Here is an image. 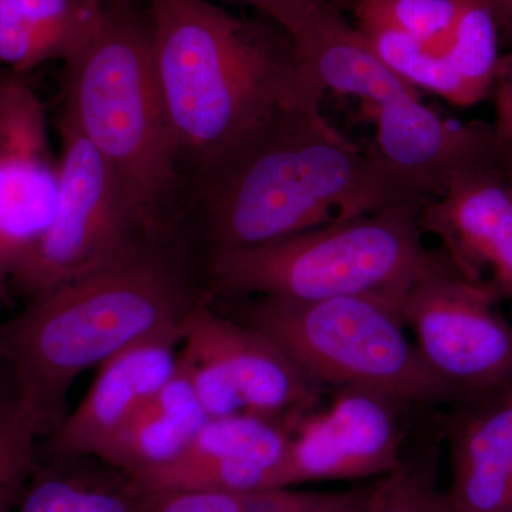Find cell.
Listing matches in <instances>:
<instances>
[{
  "label": "cell",
  "mask_w": 512,
  "mask_h": 512,
  "mask_svg": "<svg viewBox=\"0 0 512 512\" xmlns=\"http://www.w3.org/2000/svg\"><path fill=\"white\" fill-rule=\"evenodd\" d=\"M191 177L207 254L431 201L350 143L320 107L281 111Z\"/></svg>",
  "instance_id": "1"
},
{
  "label": "cell",
  "mask_w": 512,
  "mask_h": 512,
  "mask_svg": "<svg viewBox=\"0 0 512 512\" xmlns=\"http://www.w3.org/2000/svg\"><path fill=\"white\" fill-rule=\"evenodd\" d=\"M144 2L181 170L194 174L281 111L320 107L325 86L272 20L211 0Z\"/></svg>",
  "instance_id": "2"
},
{
  "label": "cell",
  "mask_w": 512,
  "mask_h": 512,
  "mask_svg": "<svg viewBox=\"0 0 512 512\" xmlns=\"http://www.w3.org/2000/svg\"><path fill=\"white\" fill-rule=\"evenodd\" d=\"M184 265L158 241L29 299L0 323V362L37 433L55 430L74 380L121 350L181 333L198 305Z\"/></svg>",
  "instance_id": "3"
},
{
  "label": "cell",
  "mask_w": 512,
  "mask_h": 512,
  "mask_svg": "<svg viewBox=\"0 0 512 512\" xmlns=\"http://www.w3.org/2000/svg\"><path fill=\"white\" fill-rule=\"evenodd\" d=\"M60 114L109 161L143 217L163 231L181 168L154 72L146 5L107 0L96 35L64 64Z\"/></svg>",
  "instance_id": "4"
},
{
  "label": "cell",
  "mask_w": 512,
  "mask_h": 512,
  "mask_svg": "<svg viewBox=\"0 0 512 512\" xmlns=\"http://www.w3.org/2000/svg\"><path fill=\"white\" fill-rule=\"evenodd\" d=\"M421 208L396 205L255 247L212 252L205 271L214 288L231 295L376 296L400 309L414 282L447 259L424 245Z\"/></svg>",
  "instance_id": "5"
},
{
  "label": "cell",
  "mask_w": 512,
  "mask_h": 512,
  "mask_svg": "<svg viewBox=\"0 0 512 512\" xmlns=\"http://www.w3.org/2000/svg\"><path fill=\"white\" fill-rule=\"evenodd\" d=\"M238 320L268 336L316 383L369 390L403 404L461 397L410 342L399 306L387 299L255 296L241 306Z\"/></svg>",
  "instance_id": "6"
},
{
  "label": "cell",
  "mask_w": 512,
  "mask_h": 512,
  "mask_svg": "<svg viewBox=\"0 0 512 512\" xmlns=\"http://www.w3.org/2000/svg\"><path fill=\"white\" fill-rule=\"evenodd\" d=\"M59 198L45 234L10 276L33 298L161 241L119 175L72 121L59 117Z\"/></svg>",
  "instance_id": "7"
},
{
  "label": "cell",
  "mask_w": 512,
  "mask_h": 512,
  "mask_svg": "<svg viewBox=\"0 0 512 512\" xmlns=\"http://www.w3.org/2000/svg\"><path fill=\"white\" fill-rule=\"evenodd\" d=\"M326 83L372 106L376 158L431 201L458 175L512 158V148L498 138L494 126L434 113L421 103L412 84L390 70L365 42L350 43L333 56Z\"/></svg>",
  "instance_id": "8"
},
{
  "label": "cell",
  "mask_w": 512,
  "mask_h": 512,
  "mask_svg": "<svg viewBox=\"0 0 512 512\" xmlns=\"http://www.w3.org/2000/svg\"><path fill=\"white\" fill-rule=\"evenodd\" d=\"M178 366L211 419H272L311 407L319 383L264 333L198 303L181 328Z\"/></svg>",
  "instance_id": "9"
},
{
  "label": "cell",
  "mask_w": 512,
  "mask_h": 512,
  "mask_svg": "<svg viewBox=\"0 0 512 512\" xmlns=\"http://www.w3.org/2000/svg\"><path fill=\"white\" fill-rule=\"evenodd\" d=\"M497 299L447 258L417 279L400 305L427 362L461 396L512 387V323Z\"/></svg>",
  "instance_id": "10"
},
{
  "label": "cell",
  "mask_w": 512,
  "mask_h": 512,
  "mask_svg": "<svg viewBox=\"0 0 512 512\" xmlns=\"http://www.w3.org/2000/svg\"><path fill=\"white\" fill-rule=\"evenodd\" d=\"M45 104L18 74L0 86V289L55 215L59 157Z\"/></svg>",
  "instance_id": "11"
},
{
  "label": "cell",
  "mask_w": 512,
  "mask_h": 512,
  "mask_svg": "<svg viewBox=\"0 0 512 512\" xmlns=\"http://www.w3.org/2000/svg\"><path fill=\"white\" fill-rule=\"evenodd\" d=\"M402 404L369 390H340L326 412L312 414L298 424L275 487L390 473L403 458Z\"/></svg>",
  "instance_id": "12"
},
{
  "label": "cell",
  "mask_w": 512,
  "mask_h": 512,
  "mask_svg": "<svg viewBox=\"0 0 512 512\" xmlns=\"http://www.w3.org/2000/svg\"><path fill=\"white\" fill-rule=\"evenodd\" d=\"M419 222L461 275L512 301V158L458 175Z\"/></svg>",
  "instance_id": "13"
},
{
  "label": "cell",
  "mask_w": 512,
  "mask_h": 512,
  "mask_svg": "<svg viewBox=\"0 0 512 512\" xmlns=\"http://www.w3.org/2000/svg\"><path fill=\"white\" fill-rule=\"evenodd\" d=\"M289 440L265 417H217L205 423L175 460L128 478L140 491L188 488L244 494L275 487Z\"/></svg>",
  "instance_id": "14"
},
{
  "label": "cell",
  "mask_w": 512,
  "mask_h": 512,
  "mask_svg": "<svg viewBox=\"0 0 512 512\" xmlns=\"http://www.w3.org/2000/svg\"><path fill=\"white\" fill-rule=\"evenodd\" d=\"M181 333L134 343L107 359L79 406L53 430V461L96 457L117 430L173 377Z\"/></svg>",
  "instance_id": "15"
},
{
  "label": "cell",
  "mask_w": 512,
  "mask_h": 512,
  "mask_svg": "<svg viewBox=\"0 0 512 512\" xmlns=\"http://www.w3.org/2000/svg\"><path fill=\"white\" fill-rule=\"evenodd\" d=\"M107 0H0V70L66 64L99 30Z\"/></svg>",
  "instance_id": "16"
},
{
  "label": "cell",
  "mask_w": 512,
  "mask_h": 512,
  "mask_svg": "<svg viewBox=\"0 0 512 512\" xmlns=\"http://www.w3.org/2000/svg\"><path fill=\"white\" fill-rule=\"evenodd\" d=\"M211 417L183 370H177L97 453L126 477L164 466L183 454Z\"/></svg>",
  "instance_id": "17"
},
{
  "label": "cell",
  "mask_w": 512,
  "mask_h": 512,
  "mask_svg": "<svg viewBox=\"0 0 512 512\" xmlns=\"http://www.w3.org/2000/svg\"><path fill=\"white\" fill-rule=\"evenodd\" d=\"M448 504L464 512H505L512 477V389L461 420L451 433Z\"/></svg>",
  "instance_id": "18"
},
{
  "label": "cell",
  "mask_w": 512,
  "mask_h": 512,
  "mask_svg": "<svg viewBox=\"0 0 512 512\" xmlns=\"http://www.w3.org/2000/svg\"><path fill=\"white\" fill-rule=\"evenodd\" d=\"M140 495L121 473L99 476L37 464L13 512H140Z\"/></svg>",
  "instance_id": "19"
},
{
  "label": "cell",
  "mask_w": 512,
  "mask_h": 512,
  "mask_svg": "<svg viewBox=\"0 0 512 512\" xmlns=\"http://www.w3.org/2000/svg\"><path fill=\"white\" fill-rule=\"evenodd\" d=\"M441 56L466 87L473 104L494 87L500 66V30L487 0H463Z\"/></svg>",
  "instance_id": "20"
},
{
  "label": "cell",
  "mask_w": 512,
  "mask_h": 512,
  "mask_svg": "<svg viewBox=\"0 0 512 512\" xmlns=\"http://www.w3.org/2000/svg\"><path fill=\"white\" fill-rule=\"evenodd\" d=\"M376 56L404 82L430 90L456 106H473L470 94L443 56L434 55L414 37L379 23H357Z\"/></svg>",
  "instance_id": "21"
},
{
  "label": "cell",
  "mask_w": 512,
  "mask_h": 512,
  "mask_svg": "<svg viewBox=\"0 0 512 512\" xmlns=\"http://www.w3.org/2000/svg\"><path fill=\"white\" fill-rule=\"evenodd\" d=\"M349 6L357 23L390 26L441 56L463 0H349Z\"/></svg>",
  "instance_id": "22"
},
{
  "label": "cell",
  "mask_w": 512,
  "mask_h": 512,
  "mask_svg": "<svg viewBox=\"0 0 512 512\" xmlns=\"http://www.w3.org/2000/svg\"><path fill=\"white\" fill-rule=\"evenodd\" d=\"M33 421L15 399L0 400V512H13L37 467Z\"/></svg>",
  "instance_id": "23"
},
{
  "label": "cell",
  "mask_w": 512,
  "mask_h": 512,
  "mask_svg": "<svg viewBox=\"0 0 512 512\" xmlns=\"http://www.w3.org/2000/svg\"><path fill=\"white\" fill-rule=\"evenodd\" d=\"M431 461L402 458L399 466L367 488V512H441L446 494L436 485Z\"/></svg>",
  "instance_id": "24"
},
{
  "label": "cell",
  "mask_w": 512,
  "mask_h": 512,
  "mask_svg": "<svg viewBox=\"0 0 512 512\" xmlns=\"http://www.w3.org/2000/svg\"><path fill=\"white\" fill-rule=\"evenodd\" d=\"M356 490L303 493L289 487H268L241 494L245 512H332L348 503Z\"/></svg>",
  "instance_id": "25"
},
{
  "label": "cell",
  "mask_w": 512,
  "mask_h": 512,
  "mask_svg": "<svg viewBox=\"0 0 512 512\" xmlns=\"http://www.w3.org/2000/svg\"><path fill=\"white\" fill-rule=\"evenodd\" d=\"M140 493V512H245L241 494L188 488Z\"/></svg>",
  "instance_id": "26"
},
{
  "label": "cell",
  "mask_w": 512,
  "mask_h": 512,
  "mask_svg": "<svg viewBox=\"0 0 512 512\" xmlns=\"http://www.w3.org/2000/svg\"><path fill=\"white\" fill-rule=\"evenodd\" d=\"M254 6L264 18L285 30L293 43L301 39L326 0H238Z\"/></svg>",
  "instance_id": "27"
},
{
  "label": "cell",
  "mask_w": 512,
  "mask_h": 512,
  "mask_svg": "<svg viewBox=\"0 0 512 512\" xmlns=\"http://www.w3.org/2000/svg\"><path fill=\"white\" fill-rule=\"evenodd\" d=\"M495 133L505 146L512 148V50L501 57L495 77Z\"/></svg>",
  "instance_id": "28"
},
{
  "label": "cell",
  "mask_w": 512,
  "mask_h": 512,
  "mask_svg": "<svg viewBox=\"0 0 512 512\" xmlns=\"http://www.w3.org/2000/svg\"><path fill=\"white\" fill-rule=\"evenodd\" d=\"M497 22L500 36L512 43V0H487Z\"/></svg>",
  "instance_id": "29"
},
{
  "label": "cell",
  "mask_w": 512,
  "mask_h": 512,
  "mask_svg": "<svg viewBox=\"0 0 512 512\" xmlns=\"http://www.w3.org/2000/svg\"><path fill=\"white\" fill-rule=\"evenodd\" d=\"M367 488L366 490H356L348 503L332 512H367Z\"/></svg>",
  "instance_id": "30"
},
{
  "label": "cell",
  "mask_w": 512,
  "mask_h": 512,
  "mask_svg": "<svg viewBox=\"0 0 512 512\" xmlns=\"http://www.w3.org/2000/svg\"><path fill=\"white\" fill-rule=\"evenodd\" d=\"M9 72H5V70H0V86H2L3 82L10 76Z\"/></svg>",
  "instance_id": "31"
},
{
  "label": "cell",
  "mask_w": 512,
  "mask_h": 512,
  "mask_svg": "<svg viewBox=\"0 0 512 512\" xmlns=\"http://www.w3.org/2000/svg\"><path fill=\"white\" fill-rule=\"evenodd\" d=\"M447 512H464V511H458L456 508L451 507L450 504H448Z\"/></svg>",
  "instance_id": "32"
},
{
  "label": "cell",
  "mask_w": 512,
  "mask_h": 512,
  "mask_svg": "<svg viewBox=\"0 0 512 512\" xmlns=\"http://www.w3.org/2000/svg\"><path fill=\"white\" fill-rule=\"evenodd\" d=\"M447 498V497H446ZM447 508H448V501H447V504H446V507H444V510L441 511V512H447Z\"/></svg>",
  "instance_id": "33"
},
{
  "label": "cell",
  "mask_w": 512,
  "mask_h": 512,
  "mask_svg": "<svg viewBox=\"0 0 512 512\" xmlns=\"http://www.w3.org/2000/svg\"><path fill=\"white\" fill-rule=\"evenodd\" d=\"M511 389H512V387H511Z\"/></svg>",
  "instance_id": "34"
}]
</instances>
